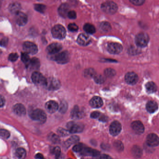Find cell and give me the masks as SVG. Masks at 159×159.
<instances>
[{"label":"cell","instance_id":"38","mask_svg":"<svg viewBox=\"0 0 159 159\" xmlns=\"http://www.w3.org/2000/svg\"><path fill=\"white\" fill-rule=\"evenodd\" d=\"M57 133L59 135L64 137V136H66L69 135L70 132L68 130H66L63 128H59L58 129Z\"/></svg>","mask_w":159,"mask_h":159},{"label":"cell","instance_id":"48","mask_svg":"<svg viewBox=\"0 0 159 159\" xmlns=\"http://www.w3.org/2000/svg\"><path fill=\"white\" fill-rule=\"evenodd\" d=\"M86 74V75L87 76L94 77L96 76L95 72L92 69H88V70H87Z\"/></svg>","mask_w":159,"mask_h":159},{"label":"cell","instance_id":"30","mask_svg":"<svg viewBox=\"0 0 159 159\" xmlns=\"http://www.w3.org/2000/svg\"><path fill=\"white\" fill-rule=\"evenodd\" d=\"M40 61L36 58H33L30 60L28 66H30L32 69H38L40 67Z\"/></svg>","mask_w":159,"mask_h":159},{"label":"cell","instance_id":"18","mask_svg":"<svg viewBox=\"0 0 159 159\" xmlns=\"http://www.w3.org/2000/svg\"><path fill=\"white\" fill-rule=\"evenodd\" d=\"M59 106L55 101H50L47 102L45 105V108L48 112L54 113L57 110Z\"/></svg>","mask_w":159,"mask_h":159},{"label":"cell","instance_id":"22","mask_svg":"<svg viewBox=\"0 0 159 159\" xmlns=\"http://www.w3.org/2000/svg\"><path fill=\"white\" fill-rule=\"evenodd\" d=\"M71 116L74 119H79L83 116V113L80 110L79 108L76 106L71 112Z\"/></svg>","mask_w":159,"mask_h":159},{"label":"cell","instance_id":"7","mask_svg":"<svg viewBox=\"0 0 159 159\" xmlns=\"http://www.w3.org/2000/svg\"><path fill=\"white\" fill-rule=\"evenodd\" d=\"M31 79L34 83L40 85H46L47 79L39 72H34L31 76Z\"/></svg>","mask_w":159,"mask_h":159},{"label":"cell","instance_id":"44","mask_svg":"<svg viewBox=\"0 0 159 159\" xmlns=\"http://www.w3.org/2000/svg\"><path fill=\"white\" fill-rule=\"evenodd\" d=\"M94 77V80L98 83H102L104 82V78L102 76H95Z\"/></svg>","mask_w":159,"mask_h":159},{"label":"cell","instance_id":"27","mask_svg":"<svg viewBox=\"0 0 159 159\" xmlns=\"http://www.w3.org/2000/svg\"><path fill=\"white\" fill-rule=\"evenodd\" d=\"M146 88L147 92L149 93H153L156 91L157 89V86L153 82H149L146 84Z\"/></svg>","mask_w":159,"mask_h":159},{"label":"cell","instance_id":"4","mask_svg":"<svg viewBox=\"0 0 159 159\" xmlns=\"http://www.w3.org/2000/svg\"><path fill=\"white\" fill-rule=\"evenodd\" d=\"M102 9L106 13L109 14H114L117 12L118 7L117 4L115 2L108 1L102 4Z\"/></svg>","mask_w":159,"mask_h":159},{"label":"cell","instance_id":"55","mask_svg":"<svg viewBox=\"0 0 159 159\" xmlns=\"http://www.w3.org/2000/svg\"></svg>","mask_w":159,"mask_h":159},{"label":"cell","instance_id":"49","mask_svg":"<svg viewBox=\"0 0 159 159\" xmlns=\"http://www.w3.org/2000/svg\"><path fill=\"white\" fill-rule=\"evenodd\" d=\"M101 116V113L100 112L97 111L93 112L90 115V117L92 118L96 119L100 117Z\"/></svg>","mask_w":159,"mask_h":159},{"label":"cell","instance_id":"53","mask_svg":"<svg viewBox=\"0 0 159 159\" xmlns=\"http://www.w3.org/2000/svg\"><path fill=\"white\" fill-rule=\"evenodd\" d=\"M99 120H101L102 121H103V122H106L108 120L107 117L104 116H100L99 117Z\"/></svg>","mask_w":159,"mask_h":159},{"label":"cell","instance_id":"13","mask_svg":"<svg viewBox=\"0 0 159 159\" xmlns=\"http://www.w3.org/2000/svg\"><path fill=\"white\" fill-rule=\"evenodd\" d=\"M77 43L82 46H87L91 42V38L89 35L85 34H81L78 37Z\"/></svg>","mask_w":159,"mask_h":159},{"label":"cell","instance_id":"6","mask_svg":"<svg viewBox=\"0 0 159 159\" xmlns=\"http://www.w3.org/2000/svg\"><path fill=\"white\" fill-rule=\"evenodd\" d=\"M67 127L68 130L71 134L81 133L83 130V125L73 121L68 122L67 124Z\"/></svg>","mask_w":159,"mask_h":159},{"label":"cell","instance_id":"19","mask_svg":"<svg viewBox=\"0 0 159 159\" xmlns=\"http://www.w3.org/2000/svg\"><path fill=\"white\" fill-rule=\"evenodd\" d=\"M13 111L14 112L19 116H24L26 113L25 107L21 104H17L13 107Z\"/></svg>","mask_w":159,"mask_h":159},{"label":"cell","instance_id":"3","mask_svg":"<svg viewBox=\"0 0 159 159\" xmlns=\"http://www.w3.org/2000/svg\"><path fill=\"white\" fill-rule=\"evenodd\" d=\"M52 34L54 38L56 39H63L66 36V29L62 25H57L53 28Z\"/></svg>","mask_w":159,"mask_h":159},{"label":"cell","instance_id":"39","mask_svg":"<svg viewBox=\"0 0 159 159\" xmlns=\"http://www.w3.org/2000/svg\"><path fill=\"white\" fill-rule=\"evenodd\" d=\"M35 9L40 13H44L46 10V6L43 4H35Z\"/></svg>","mask_w":159,"mask_h":159},{"label":"cell","instance_id":"42","mask_svg":"<svg viewBox=\"0 0 159 159\" xmlns=\"http://www.w3.org/2000/svg\"><path fill=\"white\" fill-rule=\"evenodd\" d=\"M129 1L135 6H141L144 3L145 0H129Z\"/></svg>","mask_w":159,"mask_h":159},{"label":"cell","instance_id":"24","mask_svg":"<svg viewBox=\"0 0 159 159\" xmlns=\"http://www.w3.org/2000/svg\"><path fill=\"white\" fill-rule=\"evenodd\" d=\"M158 105L154 101H150L146 105V109L147 111L150 113L155 112L158 109Z\"/></svg>","mask_w":159,"mask_h":159},{"label":"cell","instance_id":"2","mask_svg":"<svg viewBox=\"0 0 159 159\" xmlns=\"http://www.w3.org/2000/svg\"><path fill=\"white\" fill-rule=\"evenodd\" d=\"M150 41L149 35L145 33H139L136 36L135 42L136 44L140 47H145Z\"/></svg>","mask_w":159,"mask_h":159},{"label":"cell","instance_id":"12","mask_svg":"<svg viewBox=\"0 0 159 159\" xmlns=\"http://www.w3.org/2000/svg\"><path fill=\"white\" fill-rule=\"evenodd\" d=\"M108 51L112 54H118L122 50V46L118 43H112L109 44L108 46Z\"/></svg>","mask_w":159,"mask_h":159},{"label":"cell","instance_id":"28","mask_svg":"<svg viewBox=\"0 0 159 159\" xmlns=\"http://www.w3.org/2000/svg\"><path fill=\"white\" fill-rule=\"evenodd\" d=\"M48 138L49 141L53 143H58L60 142L59 136L54 133H50L48 135Z\"/></svg>","mask_w":159,"mask_h":159},{"label":"cell","instance_id":"15","mask_svg":"<svg viewBox=\"0 0 159 159\" xmlns=\"http://www.w3.org/2000/svg\"><path fill=\"white\" fill-rule=\"evenodd\" d=\"M62 49L61 45L58 43H54L50 45L47 49L46 51L50 54H55L60 51Z\"/></svg>","mask_w":159,"mask_h":159},{"label":"cell","instance_id":"35","mask_svg":"<svg viewBox=\"0 0 159 159\" xmlns=\"http://www.w3.org/2000/svg\"><path fill=\"white\" fill-rule=\"evenodd\" d=\"M113 145L115 146V149L118 151H122L124 149V146H123V144L120 141H116L113 143Z\"/></svg>","mask_w":159,"mask_h":159},{"label":"cell","instance_id":"36","mask_svg":"<svg viewBox=\"0 0 159 159\" xmlns=\"http://www.w3.org/2000/svg\"><path fill=\"white\" fill-rule=\"evenodd\" d=\"M105 76L108 77H112L116 75V71L112 68H107L105 69V72H104Z\"/></svg>","mask_w":159,"mask_h":159},{"label":"cell","instance_id":"23","mask_svg":"<svg viewBox=\"0 0 159 159\" xmlns=\"http://www.w3.org/2000/svg\"><path fill=\"white\" fill-rule=\"evenodd\" d=\"M69 11V7L67 4L64 3L62 4L59 8V13L63 17H68V14Z\"/></svg>","mask_w":159,"mask_h":159},{"label":"cell","instance_id":"50","mask_svg":"<svg viewBox=\"0 0 159 159\" xmlns=\"http://www.w3.org/2000/svg\"><path fill=\"white\" fill-rule=\"evenodd\" d=\"M67 106L65 103H62L61 104L60 107V111L61 112H65L67 110Z\"/></svg>","mask_w":159,"mask_h":159},{"label":"cell","instance_id":"57","mask_svg":"<svg viewBox=\"0 0 159 159\" xmlns=\"http://www.w3.org/2000/svg\"></svg>","mask_w":159,"mask_h":159},{"label":"cell","instance_id":"10","mask_svg":"<svg viewBox=\"0 0 159 159\" xmlns=\"http://www.w3.org/2000/svg\"><path fill=\"white\" fill-rule=\"evenodd\" d=\"M121 130V124L118 121H114L109 127V132L113 136H116L120 133Z\"/></svg>","mask_w":159,"mask_h":159},{"label":"cell","instance_id":"45","mask_svg":"<svg viewBox=\"0 0 159 159\" xmlns=\"http://www.w3.org/2000/svg\"><path fill=\"white\" fill-rule=\"evenodd\" d=\"M68 17L71 19H75L76 18V14L74 11H69L68 14Z\"/></svg>","mask_w":159,"mask_h":159},{"label":"cell","instance_id":"21","mask_svg":"<svg viewBox=\"0 0 159 159\" xmlns=\"http://www.w3.org/2000/svg\"><path fill=\"white\" fill-rule=\"evenodd\" d=\"M90 106L94 108H99L103 105V101L98 96H95L92 98L90 101Z\"/></svg>","mask_w":159,"mask_h":159},{"label":"cell","instance_id":"56","mask_svg":"<svg viewBox=\"0 0 159 159\" xmlns=\"http://www.w3.org/2000/svg\"></svg>","mask_w":159,"mask_h":159},{"label":"cell","instance_id":"1","mask_svg":"<svg viewBox=\"0 0 159 159\" xmlns=\"http://www.w3.org/2000/svg\"><path fill=\"white\" fill-rule=\"evenodd\" d=\"M29 116L33 120L39 121L42 123L45 122L47 119L46 113L41 109H35L31 111L29 113Z\"/></svg>","mask_w":159,"mask_h":159},{"label":"cell","instance_id":"17","mask_svg":"<svg viewBox=\"0 0 159 159\" xmlns=\"http://www.w3.org/2000/svg\"><path fill=\"white\" fill-rule=\"evenodd\" d=\"M131 127L134 131L137 134H142L144 131V127L141 121L136 120L131 124Z\"/></svg>","mask_w":159,"mask_h":159},{"label":"cell","instance_id":"43","mask_svg":"<svg viewBox=\"0 0 159 159\" xmlns=\"http://www.w3.org/2000/svg\"><path fill=\"white\" fill-rule=\"evenodd\" d=\"M68 28L72 32H76L78 29V27L75 24H70L68 25Z\"/></svg>","mask_w":159,"mask_h":159},{"label":"cell","instance_id":"31","mask_svg":"<svg viewBox=\"0 0 159 159\" xmlns=\"http://www.w3.org/2000/svg\"><path fill=\"white\" fill-rule=\"evenodd\" d=\"M84 30L88 34H93L95 32V28L93 25L87 24L84 26Z\"/></svg>","mask_w":159,"mask_h":159},{"label":"cell","instance_id":"52","mask_svg":"<svg viewBox=\"0 0 159 159\" xmlns=\"http://www.w3.org/2000/svg\"><path fill=\"white\" fill-rule=\"evenodd\" d=\"M100 159H112L110 156L107 154H102L100 156Z\"/></svg>","mask_w":159,"mask_h":159},{"label":"cell","instance_id":"32","mask_svg":"<svg viewBox=\"0 0 159 159\" xmlns=\"http://www.w3.org/2000/svg\"><path fill=\"white\" fill-rule=\"evenodd\" d=\"M21 59L22 62L26 64V65H28L30 62L31 59L29 57L28 54L27 53H22L21 54Z\"/></svg>","mask_w":159,"mask_h":159},{"label":"cell","instance_id":"9","mask_svg":"<svg viewBox=\"0 0 159 159\" xmlns=\"http://www.w3.org/2000/svg\"><path fill=\"white\" fill-rule=\"evenodd\" d=\"M45 86L49 90H57L60 87V83L58 80L54 78H49L48 79H47V82Z\"/></svg>","mask_w":159,"mask_h":159},{"label":"cell","instance_id":"14","mask_svg":"<svg viewBox=\"0 0 159 159\" xmlns=\"http://www.w3.org/2000/svg\"><path fill=\"white\" fill-rule=\"evenodd\" d=\"M16 20L17 24L20 26L25 25L28 22V17L24 13L19 12L16 14Z\"/></svg>","mask_w":159,"mask_h":159},{"label":"cell","instance_id":"25","mask_svg":"<svg viewBox=\"0 0 159 159\" xmlns=\"http://www.w3.org/2000/svg\"><path fill=\"white\" fill-rule=\"evenodd\" d=\"M80 138L79 136L76 135H73L70 137L69 139L67 140L65 143H64V146L65 148L67 149L68 147H70L72 145L78 142L79 141Z\"/></svg>","mask_w":159,"mask_h":159},{"label":"cell","instance_id":"34","mask_svg":"<svg viewBox=\"0 0 159 159\" xmlns=\"http://www.w3.org/2000/svg\"><path fill=\"white\" fill-rule=\"evenodd\" d=\"M100 28L101 30L104 32H108L111 29V26L107 22H102L100 26Z\"/></svg>","mask_w":159,"mask_h":159},{"label":"cell","instance_id":"40","mask_svg":"<svg viewBox=\"0 0 159 159\" xmlns=\"http://www.w3.org/2000/svg\"><path fill=\"white\" fill-rule=\"evenodd\" d=\"M53 152L55 154L56 159H59L61 153V149L59 147L56 146V147H54L53 150Z\"/></svg>","mask_w":159,"mask_h":159},{"label":"cell","instance_id":"16","mask_svg":"<svg viewBox=\"0 0 159 159\" xmlns=\"http://www.w3.org/2000/svg\"><path fill=\"white\" fill-rule=\"evenodd\" d=\"M125 80L127 83L134 85L138 81V76L137 74L134 72H128L126 75Z\"/></svg>","mask_w":159,"mask_h":159},{"label":"cell","instance_id":"33","mask_svg":"<svg viewBox=\"0 0 159 159\" xmlns=\"http://www.w3.org/2000/svg\"><path fill=\"white\" fill-rule=\"evenodd\" d=\"M10 136V133L8 130L0 129V136L4 139H9Z\"/></svg>","mask_w":159,"mask_h":159},{"label":"cell","instance_id":"29","mask_svg":"<svg viewBox=\"0 0 159 159\" xmlns=\"http://www.w3.org/2000/svg\"><path fill=\"white\" fill-rule=\"evenodd\" d=\"M16 155L18 159H24L26 156V151L23 148H18L16 150Z\"/></svg>","mask_w":159,"mask_h":159},{"label":"cell","instance_id":"46","mask_svg":"<svg viewBox=\"0 0 159 159\" xmlns=\"http://www.w3.org/2000/svg\"><path fill=\"white\" fill-rule=\"evenodd\" d=\"M8 41H9V39L7 37L2 38L1 41H0V45L2 47H6L8 44Z\"/></svg>","mask_w":159,"mask_h":159},{"label":"cell","instance_id":"51","mask_svg":"<svg viewBox=\"0 0 159 159\" xmlns=\"http://www.w3.org/2000/svg\"><path fill=\"white\" fill-rule=\"evenodd\" d=\"M5 104V99L2 95H0V108L3 107Z\"/></svg>","mask_w":159,"mask_h":159},{"label":"cell","instance_id":"26","mask_svg":"<svg viewBox=\"0 0 159 159\" xmlns=\"http://www.w3.org/2000/svg\"><path fill=\"white\" fill-rule=\"evenodd\" d=\"M9 9L11 13L16 15L18 12H20V5L18 2H13L10 4Z\"/></svg>","mask_w":159,"mask_h":159},{"label":"cell","instance_id":"11","mask_svg":"<svg viewBox=\"0 0 159 159\" xmlns=\"http://www.w3.org/2000/svg\"><path fill=\"white\" fill-rule=\"evenodd\" d=\"M146 142L149 146L151 147H155L159 145V137L156 134H150L146 137Z\"/></svg>","mask_w":159,"mask_h":159},{"label":"cell","instance_id":"8","mask_svg":"<svg viewBox=\"0 0 159 159\" xmlns=\"http://www.w3.org/2000/svg\"><path fill=\"white\" fill-rule=\"evenodd\" d=\"M23 50L28 54H34L38 52V48L36 44L30 42H26L23 44Z\"/></svg>","mask_w":159,"mask_h":159},{"label":"cell","instance_id":"20","mask_svg":"<svg viewBox=\"0 0 159 159\" xmlns=\"http://www.w3.org/2000/svg\"><path fill=\"white\" fill-rule=\"evenodd\" d=\"M82 153L85 156H92L93 157L100 155V152L98 151L89 147L83 148L82 150Z\"/></svg>","mask_w":159,"mask_h":159},{"label":"cell","instance_id":"5","mask_svg":"<svg viewBox=\"0 0 159 159\" xmlns=\"http://www.w3.org/2000/svg\"><path fill=\"white\" fill-rule=\"evenodd\" d=\"M69 53L68 52L63 51L57 54L53 57L54 60L59 64H65L68 62L69 60Z\"/></svg>","mask_w":159,"mask_h":159},{"label":"cell","instance_id":"37","mask_svg":"<svg viewBox=\"0 0 159 159\" xmlns=\"http://www.w3.org/2000/svg\"><path fill=\"white\" fill-rule=\"evenodd\" d=\"M83 145L82 143H78L73 147V150L75 152H81L83 149Z\"/></svg>","mask_w":159,"mask_h":159},{"label":"cell","instance_id":"41","mask_svg":"<svg viewBox=\"0 0 159 159\" xmlns=\"http://www.w3.org/2000/svg\"><path fill=\"white\" fill-rule=\"evenodd\" d=\"M19 56L17 53H11L9 54V60L10 61H16L18 58Z\"/></svg>","mask_w":159,"mask_h":159},{"label":"cell","instance_id":"54","mask_svg":"<svg viewBox=\"0 0 159 159\" xmlns=\"http://www.w3.org/2000/svg\"><path fill=\"white\" fill-rule=\"evenodd\" d=\"M35 158L38 159H45L43 155L40 153H38L36 154V155H35Z\"/></svg>","mask_w":159,"mask_h":159},{"label":"cell","instance_id":"47","mask_svg":"<svg viewBox=\"0 0 159 159\" xmlns=\"http://www.w3.org/2000/svg\"><path fill=\"white\" fill-rule=\"evenodd\" d=\"M141 151L138 147H135L133 148V153L134 155L136 156H139L141 154Z\"/></svg>","mask_w":159,"mask_h":159}]
</instances>
